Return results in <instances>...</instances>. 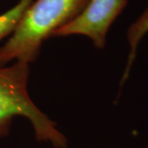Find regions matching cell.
Masks as SVG:
<instances>
[{
  "label": "cell",
  "instance_id": "1",
  "mask_svg": "<svg viewBox=\"0 0 148 148\" xmlns=\"http://www.w3.org/2000/svg\"><path fill=\"white\" fill-rule=\"evenodd\" d=\"M89 2L33 0L8 40L0 47V67L11 62H34L44 42L79 16Z\"/></svg>",
  "mask_w": 148,
  "mask_h": 148
},
{
  "label": "cell",
  "instance_id": "2",
  "mask_svg": "<svg viewBox=\"0 0 148 148\" xmlns=\"http://www.w3.org/2000/svg\"><path fill=\"white\" fill-rule=\"evenodd\" d=\"M29 75V64L14 62L0 67V127L10 128L14 117L23 116L31 123L36 140L49 142L57 136L58 127L31 99Z\"/></svg>",
  "mask_w": 148,
  "mask_h": 148
},
{
  "label": "cell",
  "instance_id": "3",
  "mask_svg": "<svg viewBox=\"0 0 148 148\" xmlns=\"http://www.w3.org/2000/svg\"><path fill=\"white\" fill-rule=\"evenodd\" d=\"M127 5V0H90L79 16L57 30L52 37L84 36L95 47L104 49L110 28Z\"/></svg>",
  "mask_w": 148,
  "mask_h": 148
},
{
  "label": "cell",
  "instance_id": "4",
  "mask_svg": "<svg viewBox=\"0 0 148 148\" xmlns=\"http://www.w3.org/2000/svg\"><path fill=\"white\" fill-rule=\"evenodd\" d=\"M148 33V7L140 16L129 26L127 30V41L129 45L127 63L122 76L120 85L123 86L129 77V74L136 59L138 49L144 36Z\"/></svg>",
  "mask_w": 148,
  "mask_h": 148
},
{
  "label": "cell",
  "instance_id": "5",
  "mask_svg": "<svg viewBox=\"0 0 148 148\" xmlns=\"http://www.w3.org/2000/svg\"><path fill=\"white\" fill-rule=\"evenodd\" d=\"M32 2L33 0H19L15 5L0 14V40L13 32Z\"/></svg>",
  "mask_w": 148,
  "mask_h": 148
},
{
  "label": "cell",
  "instance_id": "6",
  "mask_svg": "<svg viewBox=\"0 0 148 148\" xmlns=\"http://www.w3.org/2000/svg\"><path fill=\"white\" fill-rule=\"evenodd\" d=\"M8 132H9V128H8V127H0V138L6 136V135L8 133Z\"/></svg>",
  "mask_w": 148,
  "mask_h": 148
},
{
  "label": "cell",
  "instance_id": "7",
  "mask_svg": "<svg viewBox=\"0 0 148 148\" xmlns=\"http://www.w3.org/2000/svg\"><path fill=\"white\" fill-rule=\"evenodd\" d=\"M145 148H148V147H145Z\"/></svg>",
  "mask_w": 148,
  "mask_h": 148
}]
</instances>
